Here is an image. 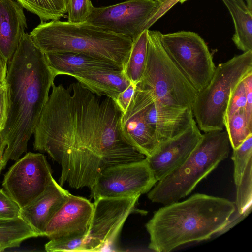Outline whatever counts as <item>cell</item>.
<instances>
[{
    "instance_id": "cell-1",
    "label": "cell",
    "mask_w": 252,
    "mask_h": 252,
    "mask_svg": "<svg viewBox=\"0 0 252 252\" xmlns=\"http://www.w3.org/2000/svg\"><path fill=\"white\" fill-rule=\"evenodd\" d=\"M51 88L34 129L33 149L61 166V186L91 189L105 169L145 158L125 137L123 112L113 99L78 81Z\"/></svg>"
},
{
    "instance_id": "cell-2",
    "label": "cell",
    "mask_w": 252,
    "mask_h": 252,
    "mask_svg": "<svg viewBox=\"0 0 252 252\" xmlns=\"http://www.w3.org/2000/svg\"><path fill=\"white\" fill-rule=\"evenodd\" d=\"M56 76L45 53L25 33L7 63L4 85L7 112L0 132L6 145L3 158L16 161L27 151L28 141L48 100Z\"/></svg>"
},
{
    "instance_id": "cell-3",
    "label": "cell",
    "mask_w": 252,
    "mask_h": 252,
    "mask_svg": "<svg viewBox=\"0 0 252 252\" xmlns=\"http://www.w3.org/2000/svg\"><path fill=\"white\" fill-rule=\"evenodd\" d=\"M234 202L227 199L196 193L155 212L145 227L150 236L148 248L169 252L193 242L220 235L235 212Z\"/></svg>"
},
{
    "instance_id": "cell-4",
    "label": "cell",
    "mask_w": 252,
    "mask_h": 252,
    "mask_svg": "<svg viewBox=\"0 0 252 252\" xmlns=\"http://www.w3.org/2000/svg\"><path fill=\"white\" fill-rule=\"evenodd\" d=\"M44 53H78L105 61L123 70L132 40L86 22H41L29 34Z\"/></svg>"
},
{
    "instance_id": "cell-5",
    "label": "cell",
    "mask_w": 252,
    "mask_h": 252,
    "mask_svg": "<svg viewBox=\"0 0 252 252\" xmlns=\"http://www.w3.org/2000/svg\"><path fill=\"white\" fill-rule=\"evenodd\" d=\"M230 147L226 130L205 132L186 160L158 181L148 192V198L152 202L166 205L186 197L228 157Z\"/></svg>"
},
{
    "instance_id": "cell-6",
    "label": "cell",
    "mask_w": 252,
    "mask_h": 252,
    "mask_svg": "<svg viewBox=\"0 0 252 252\" xmlns=\"http://www.w3.org/2000/svg\"><path fill=\"white\" fill-rule=\"evenodd\" d=\"M161 33L147 30L146 64L136 86L149 90L156 104L192 109L198 91L167 53Z\"/></svg>"
},
{
    "instance_id": "cell-7",
    "label": "cell",
    "mask_w": 252,
    "mask_h": 252,
    "mask_svg": "<svg viewBox=\"0 0 252 252\" xmlns=\"http://www.w3.org/2000/svg\"><path fill=\"white\" fill-rule=\"evenodd\" d=\"M252 72V50L219 63L213 77L198 92L192 107L196 124L205 132L223 130L224 117L230 92L247 74Z\"/></svg>"
},
{
    "instance_id": "cell-8",
    "label": "cell",
    "mask_w": 252,
    "mask_h": 252,
    "mask_svg": "<svg viewBox=\"0 0 252 252\" xmlns=\"http://www.w3.org/2000/svg\"><path fill=\"white\" fill-rule=\"evenodd\" d=\"M161 41L167 53L199 92L211 81L216 66L208 47L197 33L179 31L162 34Z\"/></svg>"
},
{
    "instance_id": "cell-9",
    "label": "cell",
    "mask_w": 252,
    "mask_h": 252,
    "mask_svg": "<svg viewBox=\"0 0 252 252\" xmlns=\"http://www.w3.org/2000/svg\"><path fill=\"white\" fill-rule=\"evenodd\" d=\"M140 196L128 198H100L94 210L86 236L92 252H116L119 234L133 213L145 214L136 208Z\"/></svg>"
},
{
    "instance_id": "cell-10",
    "label": "cell",
    "mask_w": 252,
    "mask_h": 252,
    "mask_svg": "<svg viewBox=\"0 0 252 252\" xmlns=\"http://www.w3.org/2000/svg\"><path fill=\"white\" fill-rule=\"evenodd\" d=\"M146 159L107 168L91 189V197L128 198L148 192L157 183Z\"/></svg>"
},
{
    "instance_id": "cell-11",
    "label": "cell",
    "mask_w": 252,
    "mask_h": 252,
    "mask_svg": "<svg viewBox=\"0 0 252 252\" xmlns=\"http://www.w3.org/2000/svg\"><path fill=\"white\" fill-rule=\"evenodd\" d=\"M53 178L45 156L29 152L5 174L2 187L22 208L41 194Z\"/></svg>"
},
{
    "instance_id": "cell-12",
    "label": "cell",
    "mask_w": 252,
    "mask_h": 252,
    "mask_svg": "<svg viewBox=\"0 0 252 252\" xmlns=\"http://www.w3.org/2000/svg\"><path fill=\"white\" fill-rule=\"evenodd\" d=\"M156 0H128L105 7H94L86 22L131 39L145 30V26L159 5Z\"/></svg>"
},
{
    "instance_id": "cell-13",
    "label": "cell",
    "mask_w": 252,
    "mask_h": 252,
    "mask_svg": "<svg viewBox=\"0 0 252 252\" xmlns=\"http://www.w3.org/2000/svg\"><path fill=\"white\" fill-rule=\"evenodd\" d=\"M153 100L149 90L136 85L133 95L121 118L122 127L126 139L146 157L150 156L159 144L145 114L147 106Z\"/></svg>"
},
{
    "instance_id": "cell-14",
    "label": "cell",
    "mask_w": 252,
    "mask_h": 252,
    "mask_svg": "<svg viewBox=\"0 0 252 252\" xmlns=\"http://www.w3.org/2000/svg\"><path fill=\"white\" fill-rule=\"evenodd\" d=\"M202 137L195 121L180 135L159 143L145 159L158 182L180 166L188 158Z\"/></svg>"
},
{
    "instance_id": "cell-15",
    "label": "cell",
    "mask_w": 252,
    "mask_h": 252,
    "mask_svg": "<svg viewBox=\"0 0 252 252\" xmlns=\"http://www.w3.org/2000/svg\"><path fill=\"white\" fill-rule=\"evenodd\" d=\"M94 210V203L71 194L47 224L44 236L50 239L86 235Z\"/></svg>"
},
{
    "instance_id": "cell-16",
    "label": "cell",
    "mask_w": 252,
    "mask_h": 252,
    "mask_svg": "<svg viewBox=\"0 0 252 252\" xmlns=\"http://www.w3.org/2000/svg\"><path fill=\"white\" fill-rule=\"evenodd\" d=\"M70 194L53 178L41 194L28 205L21 208L20 217L38 236H43L49 222L66 202Z\"/></svg>"
},
{
    "instance_id": "cell-17",
    "label": "cell",
    "mask_w": 252,
    "mask_h": 252,
    "mask_svg": "<svg viewBox=\"0 0 252 252\" xmlns=\"http://www.w3.org/2000/svg\"><path fill=\"white\" fill-rule=\"evenodd\" d=\"M145 114L159 143L182 134L195 121L191 108L157 104L154 100L147 106Z\"/></svg>"
},
{
    "instance_id": "cell-18",
    "label": "cell",
    "mask_w": 252,
    "mask_h": 252,
    "mask_svg": "<svg viewBox=\"0 0 252 252\" xmlns=\"http://www.w3.org/2000/svg\"><path fill=\"white\" fill-rule=\"evenodd\" d=\"M23 9L15 0H0V55L7 63L27 28Z\"/></svg>"
},
{
    "instance_id": "cell-19",
    "label": "cell",
    "mask_w": 252,
    "mask_h": 252,
    "mask_svg": "<svg viewBox=\"0 0 252 252\" xmlns=\"http://www.w3.org/2000/svg\"><path fill=\"white\" fill-rule=\"evenodd\" d=\"M231 158L234 163V180L236 188L234 202L240 214H249L252 205V141L245 140L233 149Z\"/></svg>"
},
{
    "instance_id": "cell-20",
    "label": "cell",
    "mask_w": 252,
    "mask_h": 252,
    "mask_svg": "<svg viewBox=\"0 0 252 252\" xmlns=\"http://www.w3.org/2000/svg\"><path fill=\"white\" fill-rule=\"evenodd\" d=\"M48 63L57 76L67 75L72 76L96 70H122L108 62L82 53H45Z\"/></svg>"
},
{
    "instance_id": "cell-21",
    "label": "cell",
    "mask_w": 252,
    "mask_h": 252,
    "mask_svg": "<svg viewBox=\"0 0 252 252\" xmlns=\"http://www.w3.org/2000/svg\"><path fill=\"white\" fill-rule=\"evenodd\" d=\"M72 77L94 94L110 97L114 101L131 83L123 70H93Z\"/></svg>"
},
{
    "instance_id": "cell-22",
    "label": "cell",
    "mask_w": 252,
    "mask_h": 252,
    "mask_svg": "<svg viewBox=\"0 0 252 252\" xmlns=\"http://www.w3.org/2000/svg\"><path fill=\"white\" fill-rule=\"evenodd\" d=\"M232 17L235 33L232 38L236 47L246 52L252 50V12L244 0H221Z\"/></svg>"
},
{
    "instance_id": "cell-23",
    "label": "cell",
    "mask_w": 252,
    "mask_h": 252,
    "mask_svg": "<svg viewBox=\"0 0 252 252\" xmlns=\"http://www.w3.org/2000/svg\"><path fill=\"white\" fill-rule=\"evenodd\" d=\"M38 235L21 217L0 219V252L19 247L26 239Z\"/></svg>"
},
{
    "instance_id": "cell-24",
    "label": "cell",
    "mask_w": 252,
    "mask_h": 252,
    "mask_svg": "<svg viewBox=\"0 0 252 252\" xmlns=\"http://www.w3.org/2000/svg\"><path fill=\"white\" fill-rule=\"evenodd\" d=\"M147 30H144L132 41L128 58L123 70L127 79L135 85L140 81L145 69L147 52Z\"/></svg>"
},
{
    "instance_id": "cell-25",
    "label": "cell",
    "mask_w": 252,
    "mask_h": 252,
    "mask_svg": "<svg viewBox=\"0 0 252 252\" xmlns=\"http://www.w3.org/2000/svg\"><path fill=\"white\" fill-rule=\"evenodd\" d=\"M27 11L37 15L41 22L59 20L67 13L68 0H15Z\"/></svg>"
},
{
    "instance_id": "cell-26",
    "label": "cell",
    "mask_w": 252,
    "mask_h": 252,
    "mask_svg": "<svg viewBox=\"0 0 252 252\" xmlns=\"http://www.w3.org/2000/svg\"><path fill=\"white\" fill-rule=\"evenodd\" d=\"M224 125L233 149L238 147L252 135V128L247 123L244 108L239 110L226 120Z\"/></svg>"
},
{
    "instance_id": "cell-27",
    "label": "cell",
    "mask_w": 252,
    "mask_h": 252,
    "mask_svg": "<svg viewBox=\"0 0 252 252\" xmlns=\"http://www.w3.org/2000/svg\"><path fill=\"white\" fill-rule=\"evenodd\" d=\"M86 235L50 239L45 250L51 252H91Z\"/></svg>"
},
{
    "instance_id": "cell-28",
    "label": "cell",
    "mask_w": 252,
    "mask_h": 252,
    "mask_svg": "<svg viewBox=\"0 0 252 252\" xmlns=\"http://www.w3.org/2000/svg\"><path fill=\"white\" fill-rule=\"evenodd\" d=\"M94 7L91 0H68L67 21L74 23L86 22Z\"/></svg>"
},
{
    "instance_id": "cell-29",
    "label": "cell",
    "mask_w": 252,
    "mask_h": 252,
    "mask_svg": "<svg viewBox=\"0 0 252 252\" xmlns=\"http://www.w3.org/2000/svg\"><path fill=\"white\" fill-rule=\"evenodd\" d=\"M243 78L237 84L230 92L224 117V122L236 112L245 107L246 92Z\"/></svg>"
},
{
    "instance_id": "cell-30",
    "label": "cell",
    "mask_w": 252,
    "mask_h": 252,
    "mask_svg": "<svg viewBox=\"0 0 252 252\" xmlns=\"http://www.w3.org/2000/svg\"><path fill=\"white\" fill-rule=\"evenodd\" d=\"M21 207L6 191L0 189V219H13L20 217Z\"/></svg>"
},
{
    "instance_id": "cell-31",
    "label": "cell",
    "mask_w": 252,
    "mask_h": 252,
    "mask_svg": "<svg viewBox=\"0 0 252 252\" xmlns=\"http://www.w3.org/2000/svg\"><path fill=\"white\" fill-rule=\"evenodd\" d=\"M243 80L246 92L245 114L248 125L252 128V72L247 74L243 78Z\"/></svg>"
},
{
    "instance_id": "cell-32",
    "label": "cell",
    "mask_w": 252,
    "mask_h": 252,
    "mask_svg": "<svg viewBox=\"0 0 252 252\" xmlns=\"http://www.w3.org/2000/svg\"><path fill=\"white\" fill-rule=\"evenodd\" d=\"M136 85L131 83L125 90L118 95L115 101L123 113L126 110L131 101L134 93Z\"/></svg>"
},
{
    "instance_id": "cell-33",
    "label": "cell",
    "mask_w": 252,
    "mask_h": 252,
    "mask_svg": "<svg viewBox=\"0 0 252 252\" xmlns=\"http://www.w3.org/2000/svg\"><path fill=\"white\" fill-rule=\"evenodd\" d=\"M7 101L5 85L0 86V132L4 129L7 119Z\"/></svg>"
},
{
    "instance_id": "cell-34",
    "label": "cell",
    "mask_w": 252,
    "mask_h": 252,
    "mask_svg": "<svg viewBox=\"0 0 252 252\" xmlns=\"http://www.w3.org/2000/svg\"><path fill=\"white\" fill-rule=\"evenodd\" d=\"M7 63L0 55V85H4Z\"/></svg>"
},
{
    "instance_id": "cell-35",
    "label": "cell",
    "mask_w": 252,
    "mask_h": 252,
    "mask_svg": "<svg viewBox=\"0 0 252 252\" xmlns=\"http://www.w3.org/2000/svg\"><path fill=\"white\" fill-rule=\"evenodd\" d=\"M6 145L0 132V174L6 165L4 162L3 154Z\"/></svg>"
},
{
    "instance_id": "cell-36",
    "label": "cell",
    "mask_w": 252,
    "mask_h": 252,
    "mask_svg": "<svg viewBox=\"0 0 252 252\" xmlns=\"http://www.w3.org/2000/svg\"><path fill=\"white\" fill-rule=\"evenodd\" d=\"M249 10L252 12V0H244Z\"/></svg>"
},
{
    "instance_id": "cell-37",
    "label": "cell",
    "mask_w": 252,
    "mask_h": 252,
    "mask_svg": "<svg viewBox=\"0 0 252 252\" xmlns=\"http://www.w3.org/2000/svg\"><path fill=\"white\" fill-rule=\"evenodd\" d=\"M0 86H1V85H0Z\"/></svg>"
}]
</instances>
